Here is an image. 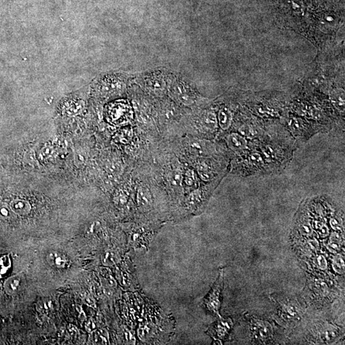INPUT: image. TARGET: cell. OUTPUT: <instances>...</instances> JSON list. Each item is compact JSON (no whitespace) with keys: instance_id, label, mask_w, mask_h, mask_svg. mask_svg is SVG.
<instances>
[{"instance_id":"6da1fadb","label":"cell","mask_w":345,"mask_h":345,"mask_svg":"<svg viewBox=\"0 0 345 345\" xmlns=\"http://www.w3.org/2000/svg\"><path fill=\"white\" fill-rule=\"evenodd\" d=\"M168 158L165 160L166 164L161 170V176L167 190L177 195L183 190V165L175 156L168 155Z\"/></svg>"},{"instance_id":"7a4b0ae2","label":"cell","mask_w":345,"mask_h":345,"mask_svg":"<svg viewBox=\"0 0 345 345\" xmlns=\"http://www.w3.org/2000/svg\"><path fill=\"white\" fill-rule=\"evenodd\" d=\"M181 156H184V160L187 159L207 157L213 155L215 152L214 146L204 140L195 136H187L180 141Z\"/></svg>"},{"instance_id":"3957f363","label":"cell","mask_w":345,"mask_h":345,"mask_svg":"<svg viewBox=\"0 0 345 345\" xmlns=\"http://www.w3.org/2000/svg\"><path fill=\"white\" fill-rule=\"evenodd\" d=\"M193 135L198 138H212L217 129V120L215 113L211 111H205L194 118L192 122Z\"/></svg>"},{"instance_id":"277c9868","label":"cell","mask_w":345,"mask_h":345,"mask_svg":"<svg viewBox=\"0 0 345 345\" xmlns=\"http://www.w3.org/2000/svg\"><path fill=\"white\" fill-rule=\"evenodd\" d=\"M189 165L192 166L194 170L205 182L210 181L218 175L219 165L216 161L208 157L195 158L185 160Z\"/></svg>"},{"instance_id":"5b68a950","label":"cell","mask_w":345,"mask_h":345,"mask_svg":"<svg viewBox=\"0 0 345 345\" xmlns=\"http://www.w3.org/2000/svg\"><path fill=\"white\" fill-rule=\"evenodd\" d=\"M169 92L178 105L191 107L195 104L197 96L188 84L182 81H175L170 86Z\"/></svg>"},{"instance_id":"8992f818","label":"cell","mask_w":345,"mask_h":345,"mask_svg":"<svg viewBox=\"0 0 345 345\" xmlns=\"http://www.w3.org/2000/svg\"><path fill=\"white\" fill-rule=\"evenodd\" d=\"M107 118L114 125H126L133 120V109L126 101L115 102L108 106Z\"/></svg>"},{"instance_id":"52a82bcc","label":"cell","mask_w":345,"mask_h":345,"mask_svg":"<svg viewBox=\"0 0 345 345\" xmlns=\"http://www.w3.org/2000/svg\"><path fill=\"white\" fill-rule=\"evenodd\" d=\"M223 287V272L221 271L219 276L204 299L203 304L208 311L214 315H219L221 298Z\"/></svg>"},{"instance_id":"ba28073f","label":"cell","mask_w":345,"mask_h":345,"mask_svg":"<svg viewBox=\"0 0 345 345\" xmlns=\"http://www.w3.org/2000/svg\"><path fill=\"white\" fill-rule=\"evenodd\" d=\"M210 194V189L198 187L188 193L185 200V205L187 209L196 211L205 204Z\"/></svg>"},{"instance_id":"9c48e42d","label":"cell","mask_w":345,"mask_h":345,"mask_svg":"<svg viewBox=\"0 0 345 345\" xmlns=\"http://www.w3.org/2000/svg\"><path fill=\"white\" fill-rule=\"evenodd\" d=\"M150 186L146 183L139 182L136 186V202L143 211H148L153 206V195Z\"/></svg>"},{"instance_id":"30bf717a","label":"cell","mask_w":345,"mask_h":345,"mask_svg":"<svg viewBox=\"0 0 345 345\" xmlns=\"http://www.w3.org/2000/svg\"><path fill=\"white\" fill-rule=\"evenodd\" d=\"M145 88L151 95L162 98L168 89L165 79L161 74H152L145 80Z\"/></svg>"},{"instance_id":"8fae6325","label":"cell","mask_w":345,"mask_h":345,"mask_svg":"<svg viewBox=\"0 0 345 345\" xmlns=\"http://www.w3.org/2000/svg\"><path fill=\"white\" fill-rule=\"evenodd\" d=\"M179 115L180 112L177 106L171 102H165L159 110V121L163 124L171 123L177 120Z\"/></svg>"},{"instance_id":"7c38bea8","label":"cell","mask_w":345,"mask_h":345,"mask_svg":"<svg viewBox=\"0 0 345 345\" xmlns=\"http://www.w3.org/2000/svg\"><path fill=\"white\" fill-rule=\"evenodd\" d=\"M252 327L253 334L255 339L265 342L271 338L272 329L269 323L256 319L253 320Z\"/></svg>"},{"instance_id":"4fadbf2b","label":"cell","mask_w":345,"mask_h":345,"mask_svg":"<svg viewBox=\"0 0 345 345\" xmlns=\"http://www.w3.org/2000/svg\"><path fill=\"white\" fill-rule=\"evenodd\" d=\"M232 327V322L230 319L218 320L209 329V333L215 339H224Z\"/></svg>"},{"instance_id":"5bb4252c","label":"cell","mask_w":345,"mask_h":345,"mask_svg":"<svg viewBox=\"0 0 345 345\" xmlns=\"http://www.w3.org/2000/svg\"><path fill=\"white\" fill-rule=\"evenodd\" d=\"M199 178L196 171L194 169L183 167V187L187 192L199 187Z\"/></svg>"},{"instance_id":"9a60e30c","label":"cell","mask_w":345,"mask_h":345,"mask_svg":"<svg viewBox=\"0 0 345 345\" xmlns=\"http://www.w3.org/2000/svg\"><path fill=\"white\" fill-rule=\"evenodd\" d=\"M226 141L230 149L235 152H243L246 150L247 141L244 136L237 133H231L226 137Z\"/></svg>"},{"instance_id":"2e32d148","label":"cell","mask_w":345,"mask_h":345,"mask_svg":"<svg viewBox=\"0 0 345 345\" xmlns=\"http://www.w3.org/2000/svg\"><path fill=\"white\" fill-rule=\"evenodd\" d=\"M46 260L51 267L56 269H64L69 264L67 256L58 250H52L47 255Z\"/></svg>"},{"instance_id":"e0dca14e","label":"cell","mask_w":345,"mask_h":345,"mask_svg":"<svg viewBox=\"0 0 345 345\" xmlns=\"http://www.w3.org/2000/svg\"><path fill=\"white\" fill-rule=\"evenodd\" d=\"M123 87V81L117 78H110L104 80L101 84V91L106 95L120 92Z\"/></svg>"},{"instance_id":"ac0fdd59","label":"cell","mask_w":345,"mask_h":345,"mask_svg":"<svg viewBox=\"0 0 345 345\" xmlns=\"http://www.w3.org/2000/svg\"><path fill=\"white\" fill-rule=\"evenodd\" d=\"M9 205L15 214L19 216H26L32 211L31 205L28 201L21 198H14Z\"/></svg>"},{"instance_id":"d6986e66","label":"cell","mask_w":345,"mask_h":345,"mask_svg":"<svg viewBox=\"0 0 345 345\" xmlns=\"http://www.w3.org/2000/svg\"><path fill=\"white\" fill-rule=\"evenodd\" d=\"M22 277L19 275H15L8 278L5 282L4 289L7 294L12 295L17 294L21 289Z\"/></svg>"},{"instance_id":"ffe728a7","label":"cell","mask_w":345,"mask_h":345,"mask_svg":"<svg viewBox=\"0 0 345 345\" xmlns=\"http://www.w3.org/2000/svg\"><path fill=\"white\" fill-rule=\"evenodd\" d=\"M281 311L282 315L285 317V319L293 320L297 321L299 317V311L297 305L292 303V302L284 301L281 303Z\"/></svg>"},{"instance_id":"44dd1931","label":"cell","mask_w":345,"mask_h":345,"mask_svg":"<svg viewBox=\"0 0 345 345\" xmlns=\"http://www.w3.org/2000/svg\"><path fill=\"white\" fill-rule=\"evenodd\" d=\"M263 154L265 155L267 160L275 161H279L280 158H282V149L276 148V146L272 145L264 146L262 148Z\"/></svg>"},{"instance_id":"7402d4cb","label":"cell","mask_w":345,"mask_h":345,"mask_svg":"<svg viewBox=\"0 0 345 345\" xmlns=\"http://www.w3.org/2000/svg\"><path fill=\"white\" fill-rule=\"evenodd\" d=\"M218 121H219L220 128L223 131H227L229 129L232 122V116L230 111L227 108L222 109L218 115Z\"/></svg>"},{"instance_id":"603a6c76","label":"cell","mask_w":345,"mask_h":345,"mask_svg":"<svg viewBox=\"0 0 345 345\" xmlns=\"http://www.w3.org/2000/svg\"><path fill=\"white\" fill-rule=\"evenodd\" d=\"M15 215L9 204L0 201V221L9 222L14 219Z\"/></svg>"},{"instance_id":"cb8c5ba5","label":"cell","mask_w":345,"mask_h":345,"mask_svg":"<svg viewBox=\"0 0 345 345\" xmlns=\"http://www.w3.org/2000/svg\"><path fill=\"white\" fill-rule=\"evenodd\" d=\"M245 163H246L248 167H250V168L252 169L261 168L264 165V161H263L262 156L257 153H250V155L247 156Z\"/></svg>"},{"instance_id":"d4e9b609","label":"cell","mask_w":345,"mask_h":345,"mask_svg":"<svg viewBox=\"0 0 345 345\" xmlns=\"http://www.w3.org/2000/svg\"><path fill=\"white\" fill-rule=\"evenodd\" d=\"M105 332L103 330L93 332L91 335L93 341L96 344H106L108 342V337L106 336Z\"/></svg>"},{"instance_id":"484cf974","label":"cell","mask_w":345,"mask_h":345,"mask_svg":"<svg viewBox=\"0 0 345 345\" xmlns=\"http://www.w3.org/2000/svg\"><path fill=\"white\" fill-rule=\"evenodd\" d=\"M103 263L104 265H115L118 261V258L117 255H116L115 253L113 252H108L103 255Z\"/></svg>"},{"instance_id":"4316f807","label":"cell","mask_w":345,"mask_h":345,"mask_svg":"<svg viewBox=\"0 0 345 345\" xmlns=\"http://www.w3.org/2000/svg\"><path fill=\"white\" fill-rule=\"evenodd\" d=\"M240 135L247 138H256L258 135V131L257 129L253 128L252 126H244L239 129Z\"/></svg>"},{"instance_id":"83f0119b","label":"cell","mask_w":345,"mask_h":345,"mask_svg":"<svg viewBox=\"0 0 345 345\" xmlns=\"http://www.w3.org/2000/svg\"><path fill=\"white\" fill-rule=\"evenodd\" d=\"M333 100L335 105L339 107L341 110H344V101L343 93L336 95V96L334 97Z\"/></svg>"},{"instance_id":"f1b7e54d","label":"cell","mask_w":345,"mask_h":345,"mask_svg":"<svg viewBox=\"0 0 345 345\" xmlns=\"http://www.w3.org/2000/svg\"><path fill=\"white\" fill-rule=\"evenodd\" d=\"M334 268L337 270V272L342 271L344 270V262L342 258L337 257L334 260Z\"/></svg>"},{"instance_id":"f546056e","label":"cell","mask_w":345,"mask_h":345,"mask_svg":"<svg viewBox=\"0 0 345 345\" xmlns=\"http://www.w3.org/2000/svg\"><path fill=\"white\" fill-rule=\"evenodd\" d=\"M8 259L7 258H1L0 259V275H3L6 272V270L8 269Z\"/></svg>"},{"instance_id":"4dcf8cb0","label":"cell","mask_w":345,"mask_h":345,"mask_svg":"<svg viewBox=\"0 0 345 345\" xmlns=\"http://www.w3.org/2000/svg\"><path fill=\"white\" fill-rule=\"evenodd\" d=\"M86 329L88 332L92 331L94 328H95V326H94L93 323L91 321L88 322V324L86 325Z\"/></svg>"}]
</instances>
